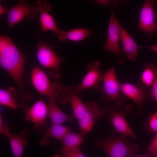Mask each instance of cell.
Segmentation results:
<instances>
[{
    "label": "cell",
    "instance_id": "7402d4cb",
    "mask_svg": "<svg viewBox=\"0 0 157 157\" xmlns=\"http://www.w3.org/2000/svg\"><path fill=\"white\" fill-rule=\"evenodd\" d=\"M17 100L13 97L9 90L0 89V104L1 105L15 109L19 107V105L17 104Z\"/></svg>",
    "mask_w": 157,
    "mask_h": 157
},
{
    "label": "cell",
    "instance_id": "ffe728a7",
    "mask_svg": "<svg viewBox=\"0 0 157 157\" xmlns=\"http://www.w3.org/2000/svg\"><path fill=\"white\" fill-rule=\"evenodd\" d=\"M92 33V31L86 28L73 29L68 31L60 30L58 37L59 40L62 42L67 40L78 41L90 37Z\"/></svg>",
    "mask_w": 157,
    "mask_h": 157
},
{
    "label": "cell",
    "instance_id": "1f68e13d",
    "mask_svg": "<svg viewBox=\"0 0 157 157\" xmlns=\"http://www.w3.org/2000/svg\"><path fill=\"white\" fill-rule=\"evenodd\" d=\"M149 151L151 153L154 157H157V151L151 150Z\"/></svg>",
    "mask_w": 157,
    "mask_h": 157
},
{
    "label": "cell",
    "instance_id": "5bb4252c",
    "mask_svg": "<svg viewBox=\"0 0 157 157\" xmlns=\"http://www.w3.org/2000/svg\"><path fill=\"white\" fill-rule=\"evenodd\" d=\"M8 21L10 29L26 17L32 19L37 17L38 12L35 7L21 0L8 10Z\"/></svg>",
    "mask_w": 157,
    "mask_h": 157
},
{
    "label": "cell",
    "instance_id": "ac0fdd59",
    "mask_svg": "<svg viewBox=\"0 0 157 157\" xmlns=\"http://www.w3.org/2000/svg\"><path fill=\"white\" fill-rule=\"evenodd\" d=\"M71 130V128L61 124H51L44 131L39 144L43 147L48 145L51 142L50 138L61 141L65 135Z\"/></svg>",
    "mask_w": 157,
    "mask_h": 157
},
{
    "label": "cell",
    "instance_id": "9a60e30c",
    "mask_svg": "<svg viewBox=\"0 0 157 157\" xmlns=\"http://www.w3.org/2000/svg\"><path fill=\"white\" fill-rule=\"evenodd\" d=\"M27 128L22 130L19 135L14 134L10 131L9 126L3 125L0 131L9 141L12 152L14 157H22L25 147L27 143V135L29 131Z\"/></svg>",
    "mask_w": 157,
    "mask_h": 157
},
{
    "label": "cell",
    "instance_id": "603a6c76",
    "mask_svg": "<svg viewBox=\"0 0 157 157\" xmlns=\"http://www.w3.org/2000/svg\"><path fill=\"white\" fill-rule=\"evenodd\" d=\"M144 69L141 76V82L146 86L151 87L155 78L154 72L148 63H144Z\"/></svg>",
    "mask_w": 157,
    "mask_h": 157
},
{
    "label": "cell",
    "instance_id": "83f0119b",
    "mask_svg": "<svg viewBox=\"0 0 157 157\" xmlns=\"http://www.w3.org/2000/svg\"><path fill=\"white\" fill-rule=\"evenodd\" d=\"M129 157H154L151 153L147 150L145 153L142 154H138L136 153H134Z\"/></svg>",
    "mask_w": 157,
    "mask_h": 157
},
{
    "label": "cell",
    "instance_id": "d6a6232c",
    "mask_svg": "<svg viewBox=\"0 0 157 157\" xmlns=\"http://www.w3.org/2000/svg\"><path fill=\"white\" fill-rule=\"evenodd\" d=\"M53 157H64L63 156H61L59 154H55L53 155Z\"/></svg>",
    "mask_w": 157,
    "mask_h": 157
},
{
    "label": "cell",
    "instance_id": "f1b7e54d",
    "mask_svg": "<svg viewBox=\"0 0 157 157\" xmlns=\"http://www.w3.org/2000/svg\"><path fill=\"white\" fill-rule=\"evenodd\" d=\"M96 1L101 5L106 6H109L111 3V1L107 0H97Z\"/></svg>",
    "mask_w": 157,
    "mask_h": 157
},
{
    "label": "cell",
    "instance_id": "836d02e7",
    "mask_svg": "<svg viewBox=\"0 0 157 157\" xmlns=\"http://www.w3.org/2000/svg\"><path fill=\"white\" fill-rule=\"evenodd\" d=\"M155 16H156V20L157 21V11L156 12V13L155 14Z\"/></svg>",
    "mask_w": 157,
    "mask_h": 157
},
{
    "label": "cell",
    "instance_id": "ba28073f",
    "mask_svg": "<svg viewBox=\"0 0 157 157\" xmlns=\"http://www.w3.org/2000/svg\"><path fill=\"white\" fill-rule=\"evenodd\" d=\"M100 60L92 61L87 65V72L83 77L80 84L75 87L78 94L89 88L100 90L102 84L104 74L101 70Z\"/></svg>",
    "mask_w": 157,
    "mask_h": 157
},
{
    "label": "cell",
    "instance_id": "4dcf8cb0",
    "mask_svg": "<svg viewBox=\"0 0 157 157\" xmlns=\"http://www.w3.org/2000/svg\"><path fill=\"white\" fill-rule=\"evenodd\" d=\"M8 10L4 8L1 5H0V15L4 14L8 11Z\"/></svg>",
    "mask_w": 157,
    "mask_h": 157
},
{
    "label": "cell",
    "instance_id": "7c38bea8",
    "mask_svg": "<svg viewBox=\"0 0 157 157\" xmlns=\"http://www.w3.org/2000/svg\"><path fill=\"white\" fill-rule=\"evenodd\" d=\"M85 103V111L78 121L80 131L86 134L92 131L96 120L102 118L104 114L101 108L96 102L88 101Z\"/></svg>",
    "mask_w": 157,
    "mask_h": 157
},
{
    "label": "cell",
    "instance_id": "277c9868",
    "mask_svg": "<svg viewBox=\"0 0 157 157\" xmlns=\"http://www.w3.org/2000/svg\"><path fill=\"white\" fill-rule=\"evenodd\" d=\"M104 114L106 115L113 127V129L122 135L138 139L126 119L128 114L132 110V107L126 105L122 109L112 104H104L101 108Z\"/></svg>",
    "mask_w": 157,
    "mask_h": 157
},
{
    "label": "cell",
    "instance_id": "484cf974",
    "mask_svg": "<svg viewBox=\"0 0 157 157\" xmlns=\"http://www.w3.org/2000/svg\"><path fill=\"white\" fill-rule=\"evenodd\" d=\"M57 150L64 157H86L81 152L80 148L69 151H63L60 148H57Z\"/></svg>",
    "mask_w": 157,
    "mask_h": 157
},
{
    "label": "cell",
    "instance_id": "d4e9b609",
    "mask_svg": "<svg viewBox=\"0 0 157 157\" xmlns=\"http://www.w3.org/2000/svg\"><path fill=\"white\" fill-rule=\"evenodd\" d=\"M149 66L154 70L155 73V78L151 87V96L152 101L157 103V67L152 63H148ZM157 110V106L156 109Z\"/></svg>",
    "mask_w": 157,
    "mask_h": 157
},
{
    "label": "cell",
    "instance_id": "7a4b0ae2",
    "mask_svg": "<svg viewBox=\"0 0 157 157\" xmlns=\"http://www.w3.org/2000/svg\"><path fill=\"white\" fill-rule=\"evenodd\" d=\"M116 133L113 129L108 136L97 139L92 145L102 150L108 157H129L139 151L137 144H131L127 137L118 136Z\"/></svg>",
    "mask_w": 157,
    "mask_h": 157
},
{
    "label": "cell",
    "instance_id": "9c48e42d",
    "mask_svg": "<svg viewBox=\"0 0 157 157\" xmlns=\"http://www.w3.org/2000/svg\"><path fill=\"white\" fill-rule=\"evenodd\" d=\"M120 25L112 10L109 24L108 37L104 47L106 51L117 56L116 62L118 64H122L125 61L119 44Z\"/></svg>",
    "mask_w": 157,
    "mask_h": 157
},
{
    "label": "cell",
    "instance_id": "3957f363",
    "mask_svg": "<svg viewBox=\"0 0 157 157\" xmlns=\"http://www.w3.org/2000/svg\"><path fill=\"white\" fill-rule=\"evenodd\" d=\"M120 83L117 79L114 67L112 66L104 74L99 90L101 102L104 104H114L120 108L123 106L126 97L121 90Z\"/></svg>",
    "mask_w": 157,
    "mask_h": 157
},
{
    "label": "cell",
    "instance_id": "4fadbf2b",
    "mask_svg": "<svg viewBox=\"0 0 157 157\" xmlns=\"http://www.w3.org/2000/svg\"><path fill=\"white\" fill-rule=\"evenodd\" d=\"M154 0H146L144 1L140 11L138 28L142 32L147 33L152 36L157 31V25L154 5Z\"/></svg>",
    "mask_w": 157,
    "mask_h": 157
},
{
    "label": "cell",
    "instance_id": "6da1fadb",
    "mask_svg": "<svg viewBox=\"0 0 157 157\" xmlns=\"http://www.w3.org/2000/svg\"><path fill=\"white\" fill-rule=\"evenodd\" d=\"M25 62L24 55L8 36L0 37V64L17 83L22 85Z\"/></svg>",
    "mask_w": 157,
    "mask_h": 157
},
{
    "label": "cell",
    "instance_id": "e0dca14e",
    "mask_svg": "<svg viewBox=\"0 0 157 157\" xmlns=\"http://www.w3.org/2000/svg\"><path fill=\"white\" fill-rule=\"evenodd\" d=\"M119 39L122 42V53L126 58L135 62L137 59L139 48L143 47L138 46L127 31L121 25L119 27Z\"/></svg>",
    "mask_w": 157,
    "mask_h": 157
},
{
    "label": "cell",
    "instance_id": "cb8c5ba5",
    "mask_svg": "<svg viewBox=\"0 0 157 157\" xmlns=\"http://www.w3.org/2000/svg\"><path fill=\"white\" fill-rule=\"evenodd\" d=\"M144 126L145 131L148 134L157 133V110L149 115L146 119Z\"/></svg>",
    "mask_w": 157,
    "mask_h": 157
},
{
    "label": "cell",
    "instance_id": "8992f818",
    "mask_svg": "<svg viewBox=\"0 0 157 157\" xmlns=\"http://www.w3.org/2000/svg\"><path fill=\"white\" fill-rule=\"evenodd\" d=\"M37 56L42 67L51 69L52 74L55 77H60L61 73L60 67L63 59V57L58 56L48 46L40 41L37 45Z\"/></svg>",
    "mask_w": 157,
    "mask_h": 157
},
{
    "label": "cell",
    "instance_id": "2e32d148",
    "mask_svg": "<svg viewBox=\"0 0 157 157\" xmlns=\"http://www.w3.org/2000/svg\"><path fill=\"white\" fill-rule=\"evenodd\" d=\"M36 3L37 5L35 7L36 10L40 14V20L42 31L43 32L47 30L52 31L58 36L60 30L57 27L53 17L49 13L51 7L48 1H46L42 4L41 1L38 0Z\"/></svg>",
    "mask_w": 157,
    "mask_h": 157
},
{
    "label": "cell",
    "instance_id": "5b68a950",
    "mask_svg": "<svg viewBox=\"0 0 157 157\" xmlns=\"http://www.w3.org/2000/svg\"><path fill=\"white\" fill-rule=\"evenodd\" d=\"M120 86L121 90L125 96L131 99L136 104L137 108L136 115H142L145 101L151 96V87L146 86L141 82L135 84L121 83Z\"/></svg>",
    "mask_w": 157,
    "mask_h": 157
},
{
    "label": "cell",
    "instance_id": "52a82bcc",
    "mask_svg": "<svg viewBox=\"0 0 157 157\" xmlns=\"http://www.w3.org/2000/svg\"><path fill=\"white\" fill-rule=\"evenodd\" d=\"M59 88L58 100L63 104L69 103L73 110V116L78 120L84 113L86 108L81 97L76 93V88L71 85L64 86L60 83Z\"/></svg>",
    "mask_w": 157,
    "mask_h": 157
},
{
    "label": "cell",
    "instance_id": "44dd1931",
    "mask_svg": "<svg viewBox=\"0 0 157 157\" xmlns=\"http://www.w3.org/2000/svg\"><path fill=\"white\" fill-rule=\"evenodd\" d=\"M86 134L80 131L70 132L67 134L62 140L63 146L60 148L65 151H69L80 148Z\"/></svg>",
    "mask_w": 157,
    "mask_h": 157
},
{
    "label": "cell",
    "instance_id": "8fae6325",
    "mask_svg": "<svg viewBox=\"0 0 157 157\" xmlns=\"http://www.w3.org/2000/svg\"><path fill=\"white\" fill-rule=\"evenodd\" d=\"M31 82L40 93L48 97L55 96L58 97L59 83H51L46 73L39 67H35L31 74Z\"/></svg>",
    "mask_w": 157,
    "mask_h": 157
},
{
    "label": "cell",
    "instance_id": "4316f807",
    "mask_svg": "<svg viewBox=\"0 0 157 157\" xmlns=\"http://www.w3.org/2000/svg\"><path fill=\"white\" fill-rule=\"evenodd\" d=\"M148 150L157 151V133L156 134L149 146H146Z\"/></svg>",
    "mask_w": 157,
    "mask_h": 157
},
{
    "label": "cell",
    "instance_id": "30bf717a",
    "mask_svg": "<svg viewBox=\"0 0 157 157\" xmlns=\"http://www.w3.org/2000/svg\"><path fill=\"white\" fill-rule=\"evenodd\" d=\"M48 116V106L42 100L36 101L31 107L25 112V119L34 124L33 129L37 133H40L47 128L46 122Z\"/></svg>",
    "mask_w": 157,
    "mask_h": 157
},
{
    "label": "cell",
    "instance_id": "f546056e",
    "mask_svg": "<svg viewBox=\"0 0 157 157\" xmlns=\"http://www.w3.org/2000/svg\"><path fill=\"white\" fill-rule=\"evenodd\" d=\"M150 50L157 53V44L147 47Z\"/></svg>",
    "mask_w": 157,
    "mask_h": 157
},
{
    "label": "cell",
    "instance_id": "d6986e66",
    "mask_svg": "<svg viewBox=\"0 0 157 157\" xmlns=\"http://www.w3.org/2000/svg\"><path fill=\"white\" fill-rule=\"evenodd\" d=\"M48 97L49 100L48 116L51 121V124H61L66 122H72L73 121L74 118L73 115H66L57 106L56 102L58 100L57 98L53 96Z\"/></svg>",
    "mask_w": 157,
    "mask_h": 157
}]
</instances>
